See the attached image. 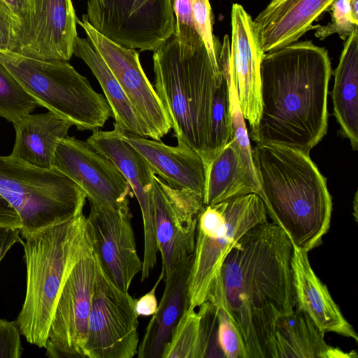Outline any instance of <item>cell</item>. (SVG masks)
<instances>
[{
  "instance_id": "cell-9",
  "label": "cell",
  "mask_w": 358,
  "mask_h": 358,
  "mask_svg": "<svg viewBox=\"0 0 358 358\" xmlns=\"http://www.w3.org/2000/svg\"><path fill=\"white\" fill-rule=\"evenodd\" d=\"M90 24L121 46L155 51L174 32L171 0H88Z\"/></svg>"
},
{
  "instance_id": "cell-20",
  "label": "cell",
  "mask_w": 358,
  "mask_h": 358,
  "mask_svg": "<svg viewBox=\"0 0 358 358\" xmlns=\"http://www.w3.org/2000/svg\"><path fill=\"white\" fill-rule=\"evenodd\" d=\"M335 0H272L253 20L264 53L296 42Z\"/></svg>"
},
{
  "instance_id": "cell-6",
  "label": "cell",
  "mask_w": 358,
  "mask_h": 358,
  "mask_svg": "<svg viewBox=\"0 0 358 358\" xmlns=\"http://www.w3.org/2000/svg\"><path fill=\"white\" fill-rule=\"evenodd\" d=\"M0 62L38 106L69 120L80 131L101 128L113 117L105 96L68 61L43 60L0 50Z\"/></svg>"
},
{
  "instance_id": "cell-33",
  "label": "cell",
  "mask_w": 358,
  "mask_h": 358,
  "mask_svg": "<svg viewBox=\"0 0 358 358\" xmlns=\"http://www.w3.org/2000/svg\"><path fill=\"white\" fill-rule=\"evenodd\" d=\"M199 307L203 358H225L219 342V308L210 301Z\"/></svg>"
},
{
  "instance_id": "cell-18",
  "label": "cell",
  "mask_w": 358,
  "mask_h": 358,
  "mask_svg": "<svg viewBox=\"0 0 358 358\" xmlns=\"http://www.w3.org/2000/svg\"><path fill=\"white\" fill-rule=\"evenodd\" d=\"M231 19L229 71L241 112L252 129L256 125L260 113V65L264 53L253 20L241 5L233 4Z\"/></svg>"
},
{
  "instance_id": "cell-1",
  "label": "cell",
  "mask_w": 358,
  "mask_h": 358,
  "mask_svg": "<svg viewBox=\"0 0 358 358\" xmlns=\"http://www.w3.org/2000/svg\"><path fill=\"white\" fill-rule=\"evenodd\" d=\"M293 251L283 229L267 220L245 233L223 262L219 283L207 301L230 316L247 358H267L275 322L297 304Z\"/></svg>"
},
{
  "instance_id": "cell-19",
  "label": "cell",
  "mask_w": 358,
  "mask_h": 358,
  "mask_svg": "<svg viewBox=\"0 0 358 358\" xmlns=\"http://www.w3.org/2000/svg\"><path fill=\"white\" fill-rule=\"evenodd\" d=\"M123 138L148 162L153 173L170 187L203 197L206 170L201 156L189 146H176L128 133Z\"/></svg>"
},
{
  "instance_id": "cell-34",
  "label": "cell",
  "mask_w": 358,
  "mask_h": 358,
  "mask_svg": "<svg viewBox=\"0 0 358 358\" xmlns=\"http://www.w3.org/2000/svg\"><path fill=\"white\" fill-rule=\"evenodd\" d=\"M219 342L225 358H247L242 338L226 310L219 308Z\"/></svg>"
},
{
  "instance_id": "cell-8",
  "label": "cell",
  "mask_w": 358,
  "mask_h": 358,
  "mask_svg": "<svg viewBox=\"0 0 358 358\" xmlns=\"http://www.w3.org/2000/svg\"><path fill=\"white\" fill-rule=\"evenodd\" d=\"M0 194L17 211L22 237L83 213L85 192L55 168L0 156Z\"/></svg>"
},
{
  "instance_id": "cell-3",
  "label": "cell",
  "mask_w": 358,
  "mask_h": 358,
  "mask_svg": "<svg viewBox=\"0 0 358 358\" xmlns=\"http://www.w3.org/2000/svg\"><path fill=\"white\" fill-rule=\"evenodd\" d=\"M258 195L273 222L294 246L309 252L322 243L331 217L326 178L307 155L287 146L257 143L252 149Z\"/></svg>"
},
{
  "instance_id": "cell-42",
  "label": "cell",
  "mask_w": 358,
  "mask_h": 358,
  "mask_svg": "<svg viewBox=\"0 0 358 358\" xmlns=\"http://www.w3.org/2000/svg\"><path fill=\"white\" fill-rule=\"evenodd\" d=\"M354 209H355V219L357 220V194H355V201H354Z\"/></svg>"
},
{
  "instance_id": "cell-28",
  "label": "cell",
  "mask_w": 358,
  "mask_h": 358,
  "mask_svg": "<svg viewBox=\"0 0 358 358\" xmlns=\"http://www.w3.org/2000/svg\"><path fill=\"white\" fill-rule=\"evenodd\" d=\"M175 17L174 34L182 40L201 39L211 64L222 76L218 61L222 45L213 33V15L209 0H171Z\"/></svg>"
},
{
  "instance_id": "cell-7",
  "label": "cell",
  "mask_w": 358,
  "mask_h": 358,
  "mask_svg": "<svg viewBox=\"0 0 358 358\" xmlns=\"http://www.w3.org/2000/svg\"><path fill=\"white\" fill-rule=\"evenodd\" d=\"M267 220L265 205L255 193L203 207L197 217L187 310L208 301L219 283L228 254L245 233Z\"/></svg>"
},
{
  "instance_id": "cell-11",
  "label": "cell",
  "mask_w": 358,
  "mask_h": 358,
  "mask_svg": "<svg viewBox=\"0 0 358 358\" xmlns=\"http://www.w3.org/2000/svg\"><path fill=\"white\" fill-rule=\"evenodd\" d=\"M96 270L97 260L91 244L73 268L60 292L45 346L48 357H86Z\"/></svg>"
},
{
  "instance_id": "cell-25",
  "label": "cell",
  "mask_w": 358,
  "mask_h": 358,
  "mask_svg": "<svg viewBox=\"0 0 358 358\" xmlns=\"http://www.w3.org/2000/svg\"><path fill=\"white\" fill-rule=\"evenodd\" d=\"M250 193L259 194L254 164L249 163L233 138L209 167L203 194L205 206Z\"/></svg>"
},
{
  "instance_id": "cell-21",
  "label": "cell",
  "mask_w": 358,
  "mask_h": 358,
  "mask_svg": "<svg viewBox=\"0 0 358 358\" xmlns=\"http://www.w3.org/2000/svg\"><path fill=\"white\" fill-rule=\"evenodd\" d=\"M308 253L294 246L292 265L296 306L324 333L332 332L357 341L354 328L344 317L327 286L312 268Z\"/></svg>"
},
{
  "instance_id": "cell-27",
  "label": "cell",
  "mask_w": 358,
  "mask_h": 358,
  "mask_svg": "<svg viewBox=\"0 0 358 358\" xmlns=\"http://www.w3.org/2000/svg\"><path fill=\"white\" fill-rule=\"evenodd\" d=\"M73 54L82 59L90 69L103 90L113 111L114 129L149 138V131L122 87L89 40L76 37Z\"/></svg>"
},
{
  "instance_id": "cell-22",
  "label": "cell",
  "mask_w": 358,
  "mask_h": 358,
  "mask_svg": "<svg viewBox=\"0 0 358 358\" xmlns=\"http://www.w3.org/2000/svg\"><path fill=\"white\" fill-rule=\"evenodd\" d=\"M322 331L299 307L275 322L267 348V358H355L328 345Z\"/></svg>"
},
{
  "instance_id": "cell-41",
  "label": "cell",
  "mask_w": 358,
  "mask_h": 358,
  "mask_svg": "<svg viewBox=\"0 0 358 358\" xmlns=\"http://www.w3.org/2000/svg\"><path fill=\"white\" fill-rule=\"evenodd\" d=\"M350 8L352 17L358 21V0H350Z\"/></svg>"
},
{
  "instance_id": "cell-36",
  "label": "cell",
  "mask_w": 358,
  "mask_h": 358,
  "mask_svg": "<svg viewBox=\"0 0 358 358\" xmlns=\"http://www.w3.org/2000/svg\"><path fill=\"white\" fill-rule=\"evenodd\" d=\"M16 321L0 318V358H20L23 353Z\"/></svg>"
},
{
  "instance_id": "cell-37",
  "label": "cell",
  "mask_w": 358,
  "mask_h": 358,
  "mask_svg": "<svg viewBox=\"0 0 358 358\" xmlns=\"http://www.w3.org/2000/svg\"><path fill=\"white\" fill-rule=\"evenodd\" d=\"M164 278V272L162 269L161 273L153 287L141 297L135 299V310L138 317L150 316L156 312L158 307L156 289Z\"/></svg>"
},
{
  "instance_id": "cell-15",
  "label": "cell",
  "mask_w": 358,
  "mask_h": 358,
  "mask_svg": "<svg viewBox=\"0 0 358 358\" xmlns=\"http://www.w3.org/2000/svg\"><path fill=\"white\" fill-rule=\"evenodd\" d=\"M54 168L85 192L90 204L117 208L129 203L131 187L115 165L87 141L60 139Z\"/></svg>"
},
{
  "instance_id": "cell-16",
  "label": "cell",
  "mask_w": 358,
  "mask_h": 358,
  "mask_svg": "<svg viewBox=\"0 0 358 358\" xmlns=\"http://www.w3.org/2000/svg\"><path fill=\"white\" fill-rule=\"evenodd\" d=\"M71 0H26L15 52L43 60L69 61L77 34Z\"/></svg>"
},
{
  "instance_id": "cell-2",
  "label": "cell",
  "mask_w": 358,
  "mask_h": 358,
  "mask_svg": "<svg viewBox=\"0 0 358 358\" xmlns=\"http://www.w3.org/2000/svg\"><path fill=\"white\" fill-rule=\"evenodd\" d=\"M331 66L327 50L311 41L264 54L260 65L261 108L249 138L307 155L327 130Z\"/></svg>"
},
{
  "instance_id": "cell-29",
  "label": "cell",
  "mask_w": 358,
  "mask_h": 358,
  "mask_svg": "<svg viewBox=\"0 0 358 358\" xmlns=\"http://www.w3.org/2000/svg\"><path fill=\"white\" fill-rule=\"evenodd\" d=\"M161 358H203L199 312L195 310L184 312Z\"/></svg>"
},
{
  "instance_id": "cell-14",
  "label": "cell",
  "mask_w": 358,
  "mask_h": 358,
  "mask_svg": "<svg viewBox=\"0 0 358 358\" xmlns=\"http://www.w3.org/2000/svg\"><path fill=\"white\" fill-rule=\"evenodd\" d=\"M156 241L164 275L193 256L203 197L170 187L156 175L152 192Z\"/></svg>"
},
{
  "instance_id": "cell-10",
  "label": "cell",
  "mask_w": 358,
  "mask_h": 358,
  "mask_svg": "<svg viewBox=\"0 0 358 358\" xmlns=\"http://www.w3.org/2000/svg\"><path fill=\"white\" fill-rule=\"evenodd\" d=\"M138 318L135 299L110 281L97 260L86 357L132 358L136 355L139 345Z\"/></svg>"
},
{
  "instance_id": "cell-32",
  "label": "cell",
  "mask_w": 358,
  "mask_h": 358,
  "mask_svg": "<svg viewBox=\"0 0 358 358\" xmlns=\"http://www.w3.org/2000/svg\"><path fill=\"white\" fill-rule=\"evenodd\" d=\"M327 11L331 14V21L325 25H313L316 38L323 40L331 34H338L341 39L345 41L358 29V21L352 17L351 13L350 0H335Z\"/></svg>"
},
{
  "instance_id": "cell-38",
  "label": "cell",
  "mask_w": 358,
  "mask_h": 358,
  "mask_svg": "<svg viewBox=\"0 0 358 358\" xmlns=\"http://www.w3.org/2000/svg\"><path fill=\"white\" fill-rule=\"evenodd\" d=\"M0 227L21 229L20 217L15 208L0 194Z\"/></svg>"
},
{
  "instance_id": "cell-24",
  "label": "cell",
  "mask_w": 358,
  "mask_h": 358,
  "mask_svg": "<svg viewBox=\"0 0 358 358\" xmlns=\"http://www.w3.org/2000/svg\"><path fill=\"white\" fill-rule=\"evenodd\" d=\"M15 141L10 155L34 166L54 168L55 155L60 139L68 136L73 124L48 111L28 114L13 122Z\"/></svg>"
},
{
  "instance_id": "cell-39",
  "label": "cell",
  "mask_w": 358,
  "mask_h": 358,
  "mask_svg": "<svg viewBox=\"0 0 358 358\" xmlns=\"http://www.w3.org/2000/svg\"><path fill=\"white\" fill-rule=\"evenodd\" d=\"M19 229L0 227V262L13 245L17 243L22 244Z\"/></svg>"
},
{
  "instance_id": "cell-4",
  "label": "cell",
  "mask_w": 358,
  "mask_h": 358,
  "mask_svg": "<svg viewBox=\"0 0 358 358\" xmlns=\"http://www.w3.org/2000/svg\"><path fill=\"white\" fill-rule=\"evenodd\" d=\"M153 63L155 90L178 143L201 156L207 174L213 97L224 77L215 72L203 41H182L174 32L154 51Z\"/></svg>"
},
{
  "instance_id": "cell-13",
  "label": "cell",
  "mask_w": 358,
  "mask_h": 358,
  "mask_svg": "<svg viewBox=\"0 0 358 358\" xmlns=\"http://www.w3.org/2000/svg\"><path fill=\"white\" fill-rule=\"evenodd\" d=\"M87 229L98 262L118 288L128 292L141 272L129 203L113 208L90 204Z\"/></svg>"
},
{
  "instance_id": "cell-26",
  "label": "cell",
  "mask_w": 358,
  "mask_h": 358,
  "mask_svg": "<svg viewBox=\"0 0 358 358\" xmlns=\"http://www.w3.org/2000/svg\"><path fill=\"white\" fill-rule=\"evenodd\" d=\"M331 91L334 115L341 134L349 139L352 150L358 146V29L345 41L338 64L334 71Z\"/></svg>"
},
{
  "instance_id": "cell-31",
  "label": "cell",
  "mask_w": 358,
  "mask_h": 358,
  "mask_svg": "<svg viewBox=\"0 0 358 358\" xmlns=\"http://www.w3.org/2000/svg\"><path fill=\"white\" fill-rule=\"evenodd\" d=\"M38 106L36 101L0 62V117L13 123Z\"/></svg>"
},
{
  "instance_id": "cell-23",
  "label": "cell",
  "mask_w": 358,
  "mask_h": 358,
  "mask_svg": "<svg viewBox=\"0 0 358 358\" xmlns=\"http://www.w3.org/2000/svg\"><path fill=\"white\" fill-rule=\"evenodd\" d=\"M192 259L193 256L164 275L162 297L139 343L138 358H161L174 328L187 310V284Z\"/></svg>"
},
{
  "instance_id": "cell-5",
  "label": "cell",
  "mask_w": 358,
  "mask_h": 358,
  "mask_svg": "<svg viewBox=\"0 0 358 358\" xmlns=\"http://www.w3.org/2000/svg\"><path fill=\"white\" fill-rule=\"evenodd\" d=\"M23 238L26 293L15 321L28 343L45 348L63 286L91 247L86 217L82 213Z\"/></svg>"
},
{
  "instance_id": "cell-40",
  "label": "cell",
  "mask_w": 358,
  "mask_h": 358,
  "mask_svg": "<svg viewBox=\"0 0 358 358\" xmlns=\"http://www.w3.org/2000/svg\"><path fill=\"white\" fill-rule=\"evenodd\" d=\"M3 1L20 19L23 15L26 0H1Z\"/></svg>"
},
{
  "instance_id": "cell-12",
  "label": "cell",
  "mask_w": 358,
  "mask_h": 358,
  "mask_svg": "<svg viewBox=\"0 0 358 358\" xmlns=\"http://www.w3.org/2000/svg\"><path fill=\"white\" fill-rule=\"evenodd\" d=\"M94 50L101 55L140 117L149 138L160 141L172 129L171 119L147 78L135 49L115 43L96 31L85 15L77 20Z\"/></svg>"
},
{
  "instance_id": "cell-17",
  "label": "cell",
  "mask_w": 358,
  "mask_h": 358,
  "mask_svg": "<svg viewBox=\"0 0 358 358\" xmlns=\"http://www.w3.org/2000/svg\"><path fill=\"white\" fill-rule=\"evenodd\" d=\"M87 142L109 159L127 180L139 203L144 231L141 279L149 277L157 263L158 248L154 225L153 173L146 159L116 129L92 131Z\"/></svg>"
},
{
  "instance_id": "cell-35",
  "label": "cell",
  "mask_w": 358,
  "mask_h": 358,
  "mask_svg": "<svg viewBox=\"0 0 358 358\" xmlns=\"http://www.w3.org/2000/svg\"><path fill=\"white\" fill-rule=\"evenodd\" d=\"M21 32V19L0 0V50L15 52Z\"/></svg>"
},
{
  "instance_id": "cell-30",
  "label": "cell",
  "mask_w": 358,
  "mask_h": 358,
  "mask_svg": "<svg viewBox=\"0 0 358 358\" xmlns=\"http://www.w3.org/2000/svg\"><path fill=\"white\" fill-rule=\"evenodd\" d=\"M233 138L234 133L228 83L224 78L222 83L215 92L211 110L210 133V165L224 146Z\"/></svg>"
}]
</instances>
